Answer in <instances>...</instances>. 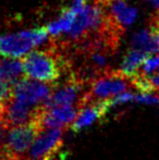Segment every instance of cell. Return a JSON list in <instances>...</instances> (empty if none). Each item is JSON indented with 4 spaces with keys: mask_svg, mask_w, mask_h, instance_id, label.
<instances>
[{
    "mask_svg": "<svg viewBox=\"0 0 159 160\" xmlns=\"http://www.w3.org/2000/svg\"><path fill=\"white\" fill-rule=\"evenodd\" d=\"M133 101L147 105H159V95L154 92H140L138 94H134Z\"/></svg>",
    "mask_w": 159,
    "mask_h": 160,
    "instance_id": "cell-14",
    "label": "cell"
},
{
    "mask_svg": "<svg viewBox=\"0 0 159 160\" xmlns=\"http://www.w3.org/2000/svg\"><path fill=\"white\" fill-rule=\"evenodd\" d=\"M109 111L106 105V101H98V102L86 103L80 108L77 118L73 121L71 128L74 132H80L85 128L92 125L99 119L104 118L105 114Z\"/></svg>",
    "mask_w": 159,
    "mask_h": 160,
    "instance_id": "cell-9",
    "label": "cell"
},
{
    "mask_svg": "<svg viewBox=\"0 0 159 160\" xmlns=\"http://www.w3.org/2000/svg\"><path fill=\"white\" fill-rule=\"evenodd\" d=\"M75 17H77V12L72 7L63 9L60 17L46 28L47 32L52 37H58L61 34L68 33L72 28Z\"/></svg>",
    "mask_w": 159,
    "mask_h": 160,
    "instance_id": "cell-10",
    "label": "cell"
},
{
    "mask_svg": "<svg viewBox=\"0 0 159 160\" xmlns=\"http://www.w3.org/2000/svg\"><path fill=\"white\" fill-rule=\"evenodd\" d=\"M46 28L23 31L17 34L0 35V55L6 58H21L37 45L47 40Z\"/></svg>",
    "mask_w": 159,
    "mask_h": 160,
    "instance_id": "cell-3",
    "label": "cell"
},
{
    "mask_svg": "<svg viewBox=\"0 0 159 160\" xmlns=\"http://www.w3.org/2000/svg\"><path fill=\"white\" fill-rule=\"evenodd\" d=\"M149 30H151L152 34L154 36V39L156 42V46H157L158 52H159V25H156L154 23H151L149 25Z\"/></svg>",
    "mask_w": 159,
    "mask_h": 160,
    "instance_id": "cell-17",
    "label": "cell"
},
{
    "mask_svg": "<svg viewBox=\"0 0 159 160\" xmlns=\"http://www.w3.org/2000/svg\"><path fill=\"white\" fill-rule=\"evenodd\" d=\"M63 128H46L39 132L28 152V160L53 156L62 145Z\"/></svg>",
    "mask_w": 159,
    "mask_h": 160,
    "instance_id": "cell-8",
    "label": "cell"
},
{
    "mask_svg": "<svg viewBox=\"0 0 159 160\" xmlns=\"http://www.w3.org/2000/svg\"><path fill=\"white\" fill-rule=\"evenodd\" d=\"M12 85L2 78H0V102L8 99L12 95Z\"/></svg>",
    "mask_w": 159,
    "mask_h": 160,
    "instance_id": "cell-15",
    "label": "cell"
},
{
    "mask_svg": "<svg viewBox=\"0 0 159 160\" xmlns=\"http://www.w3.org/2000/svg\"><path fill=\"white\" fill-rule=\"evenodd\" d=\"M24 75L22 61L14 58H6L0 61V78L6 80L11 85H14Z\"/></svg>",
    "mask_w": 159,
    "mask_h": 160,
    "instance_id": "cell-12",
    "label": "cell"
},
{
    "mask_svg": "<svg viewBox=\"0 0 159 160\" xmlns=\"http://www.w3.org/2000/svg\"><path fill=\"white\" fill-rule=\"evenodd\" d=\"M148 83L149 87H151L152 92H155V93H158L159 92V74H156V75H153L151 78H145Z\"/></svg>",
    "mask_w": 159,
    "mask_h": 160,
    "instance_id": "cell-16",
    "label": "cell"
},
{
    "mask_svg": "<svg viewBox=\"0 0 159 160\" xmlns=\"http://www.w3.org/2000/svg\"><path fill=\"white\" fill-rule=\"evenodd\" d=\"M84 81L71 75L60 86H53L52 93L42 103L44 108L61 107V106H77L81 108L86 92L83 89Z\"/></svg>",
    "mask_w": 159,
    "mask_h": 160,
    "instance_id": "cell-5",
    "label": "cell"
},
{
    "mask_svg": "<svg viewBox=\"0 0 159 160\" xmlns=\"http://www.w3.org/2000/svg\"><path fill=\"white\" fill-rule=\"evenodd\" d=\"M40 128L34 120L26 124L8 128L3 150L10 159H23L39 134Z\"/></svg>",
    "mask_w": 159,
    "mask_h": 160,
    "instance_id": "cell-4",
    "label": "cell"
},
{
    "mask_svg": "<svg viewBox=\"0 0 159 160\" xmlns=\"http://www.w3.org/2000/svg\"><path fill=\"white\" fill-rule=\"evenodd\" d=\"M37 109L11 95L0 102V122L7 128L26 124L34 120Z\"/></svg>",
    "mask_w": 159,
    "mask_h": 160,
    "instance_id": "cell-6",
    "label": "cell"
},
{
    "mask_svg": "<svg viewBox=\"0 0 159 160\" xmlns=\"http://www.w3.org/2000/svg\"><path fill=\"white\" fill-rule=\"evenodd\" d=\"M132 86L133 84L131 78L125 75L120 70H108L97 75L92 81L88 91H86L84 95L81 107L86 103L107 100L118 94L127 91Z\"/></svg>",
    "mask_w": 159,
    "mask_h": 160,
    "instance_id": "cell-2",
    "label": "cell"
},
{
    "mask_svg": "<svg viewBox=\"0 0 159 160\" xmlns=\"http://www.w3.org/2000/svg\"><path fill=\"white\" fill-rule=\"evenodd\" d=\"M132 48L140 49V50H143L147 53L158 52L156 42L149 28L140 31L133 36V38H132Z\"/></svg>",
    "mask_w": 159,
    "mask_h": 160,
    "instance_id": "cell-13",
    "label": "cell"
},
{
    "mask_svg": "<svg viewBox=\"0 0 159 160\" xmlns=\"http://www.w3.org/2000/svg\"><path fill=\"white\" fill-rule=\"evenodd\" d=\"M95 1H98V2H102V3H104V2H108V1H111V0H95Z\"/></svg>",
    "mask_w": 159,
    "mask_h": 160,
    "instance_id": "cell-20",
    "label": "cell"
},
{
    "mask_svg": "<svg viewBox=\"0 0 159 160\" xmlns=\"http://www.w3.org/2000/svg\"><path fill=\"white\" fill-rule=\"evenodd\" d=\"M55 85L42 84L22 78L12 87V96L32 107L42 106L52 93Z\"/></svg>",
    "mask_w": 159,
    "mask_h": 160,
    "instance_id": "cell-7",
    "label": "cell"
},
{
    "mask_svg": "<svg viewBox=\"0 0 159 160\" xmlns=\"http://www.w3.org/2000/svg\"><path fill=\"white\" fill-rule=\"evenodd\" d=\"M151 23H154V24H156V25H159V7H158L157 11H156V13L154 14L153 20H152Z\"/></svg>",
    "mask_w": 159,
    "mask_h": 160,
    "instance_id": "cell-18",
    "label": "cell"
},
{
    "mask_svg": "<svg viewBox=\"0 0 159 160\" xmlns=\"http://www.w3.org/2000/svg\"><path fill=\"white\" fill-rule=\"evenodd\" d=\"M21 61L26 78L47 84H56L66 70V61L53 48L30 51Z\"/></svg>",
    "mask_w": 159,
    "mask_h": 160,
    "instance_id": "cell-1",
    "label": "cell"
},
{
    "mask_svg": "<svg viewBox=\"0 0 159 160\" xmlns=\"http://www.w3.org/2000/svg\"><path fill=\"white\" fill-rule=\"evenodd\" d=\"M152 6H154L155 8H158L159 7V0H147Z\"/></svg>",
    "mask_w": 159,
    "mask_h": 160,
    "instance_id": "cell-19",
    "label": "cell"
},
{
    "mask_svg": "<svg viewBox=\"0 0 159 160\" xmlns=\"http://www.w3.org/2000/svg\"><path fill=\"white\" fill-rule=\"evenodd\" d=\"M149 53L140 50V49H129L127 51V53L123 56L120 71L123 72L129 78H132V76L135 75L137 70L140 69L141 64L143 63V61L146 59Z\"/></svg>",
    "mask_w": 159,
    "mask_h": 160,
    "instance_id": "cell-11",
    "label": "cell"
}]
</instances>
